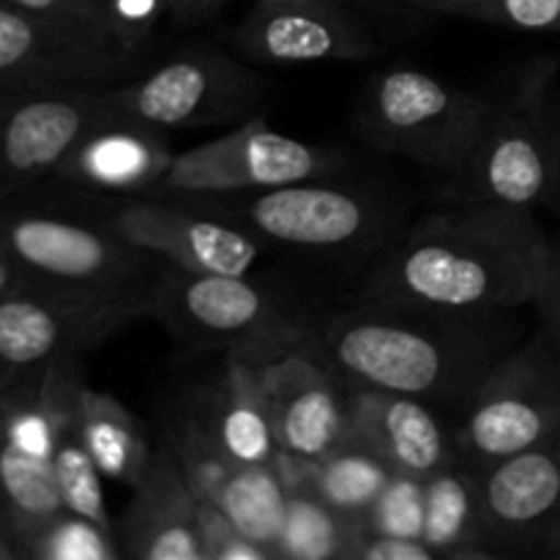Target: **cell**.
I'll return each mask as SVG.
<instances>
[{"label":"cell","mask_w":560,"mask_h":560,"mask_svg":"<svg viewBox=\"0 0 560 560\" xmlns=\"http://www.w3.org/2000/svg\"><path fill=\"white\" fill-rule=\"evenodd\" d=\"M550 235L534 211L446 202L381 252L361 299L443 312H517L547 282Z\"/></svg>","instance_id":"cell-1"},{"label":"cell","mask_w":560,"mask_h":560,"mask_svg":"<svg viewBox=\"0 0 560 560\" xmlns=\"http://www.w3.org/2000/svg\"><path fill=\"white\" fill-rule=\"evenodd\" d=\"M525 339L514 312H443L361 299L310 342L348 388H377L459 416L492 366Z\"/></svg>","instance_id":"cell-2"},{"label":"cell","mask_w":560,"mask_h":560,"mask_svg":"<svg viewBox=\"0 0 560 560\" xmlns=\"http://www.w3.org/2000/svg\"><path fill=\"white\" fill-rule=\"evenodd\" d=\"M0 246L31 284L145 306L164 268L115 233L104 197L55 180L0 202Z\"/></svg>","instance_id":"cell-3"},{"label":"cell","mask_w":560,"mask_h":560,"mask_svg":"<svg viewBox=\"0 0 560 560\" xmlns=\"http://www.w3.org/2000/svg\"><path fill=\"white\" fill-rule=\"evenodd\" d=\"M558 74V55H536L485 91L468 153L443 175V200L545 208L560 142Z\"/></svg>","instance_id":"cell-4"},{"label":"cell","mask_w":560,"mask_h":560,"mask_svg":"<svg viewBox=\"0 0 560 560\" xmlns=\"http://www.w3.org/2000/svg\"><path fill=\"white\" fill-rule=\"evenodd\" d=\"M244 224L266 244L306 255H353L386 249L397 238V208L377 191L334 184L331 178L299 180L260 191L184 195Z\"/></svg>","instance_id":"cell-5"},{"label":"cell","mask_w":560,"mask_h":560,"mask_svg":"<svg viewBox=\"0 0 560 560\" xmlns=\"http://www.w3.org/2000/svg\"><path fill=\"white\" fill-rule=\"evenodd\" d=\"M148 317L191 350L268 359L306 342L310 328L252 277L195 273L164 262L148 299Z\"/></svg>","instance_id":"cell-6"},{"label":"cell","mask_w":560,"mask_h":560,"mask_svg":"<svg viewBox=\"0 0 560 560\" xmlns=\"http://www.w3.org/2000/svg\"><path fill=\"white\" fill-rule=\"evenodd\" d=\"M104 93L120 118L170 131L241 124L260 113L266 85L233 49L197 42L170 49Z\"/></svg>","instance_id":"cell-7"},{"label":"cell","mask_w":560,"mask_h":560,"mask_svg":"<svg viewBox=\"0 0 560 560\" xmlns=\"http://www.w3.org/2000/svg\"><path fill=\"white\" fill-rule=\"evenodd\" d=\"M485 93H470L419 66H386L361 93L355 126L377 151L452 173L468 153Z\"/></svg>","instance_id":"cell-8"},{"label":"cell","mask_w":560,"mask_h":560,"mask_svg":"<svg viewBox=\"0 0 560 560\" xmlns=\"http://www.w3.org/2000/svg\"><path fill=\"white\" fill-rule=\"evenodd\" d=\"M560 432V337L539 326L509 350L454 430L457 452L476 468L534 448Z\"/></svg>","instance_id":"cell-9"},{"label":"cell","mask_w":560,"mask_h":560,"mask_svg":"<svg viewBox=\"0 0 560 560\" xmlns=\"http://www.w3.org/2000/svg\"><path fill=\"white\" fill-rule=\"evenodd\" d=\"M342 164L345 156L337 148L282 135L257 113L213 140L175 153L148 197L277 189L299 180L334 178Z\"/></svg>","instance_id":"cell-10"},{"label":"cell","mask_w":560,"mask_h":560,"mask_svg":"<svg viewBox=\"0 0 560 560\" xmlns=\"http://www.w3.org/2000/svg\"><path fill=\"white\" fill-rule=\"evenodd\" d=\"M142 317L140 301L22 284L0 299V392L52 361L82 359Z\"/></svg>","instance_id":"cell-11"},{"label":"cell","mask_w":560,"mask_h":560,"mask_svg":"<svg viewBox=\"0 0 560 560\" xmlns=\"http://www.w3.org/2000/svg\"><path fill=\"white\" fill-rule=\"evenodd\" d=\"M104 217L137 249L184 271L252 277L266 252L244 224L184 195L104 197Z\"/></svg>","instance_id":"cell-12"},{"label":"cell","mask_w":560,"mask_h":560,"mask_svg":"<svg viewBox=\"0 0 560 560\" xmlns=\"http://www.w3.org/2000/svg\"><path fill=\"white\" fill-rule=\"evenodd\" d=\"M151 60L0 3V91H96Z\"/></svg>","instance_id":"cell-13"},{"label":"cell","mask_w":560,"mask_h":560,"mask_svg":"<svg viewBox=\"0 0 560 560\" xmlns=\"http://www.w3.org/2000/svg\"><path fill=\"white\" fill-rule=\"evenodd\" d=\"M104 91H0V202L47 184L77 142L113 118Z\"/></svg>","instance_id":"cell-14"},{"label":"cell","mask_w":560,"mask_h":560,"mask_svg":"<svg viewBox=\"0 0 560 560\" xmlns=\"http://www.w3.org/2000/svg\"><path fill=\"white\" fill-rule=\"evenodd\" d=\"M479 476L495 558L560 560V432L479 468Z\"/></svg>","instance_id":"cell-15"},{"label":"cell","mask_w":560,"mask_h":560,"mask_svg":"<svg viewBox=\"0 0 560 560\" xmlns=\"http://www.w3.org/2000/svg\"><path fill=\"white\" fill-rule=\"evenodd\" d=\"M230 49L252 66L361 63L377 52L348 3L252 5L230 31Z\"/></svg>","instance_id":"cell-16"},{"label":"cell","mask_w":560,"mask_h":560,"mask_svg":"<svg viewBox=\"0 0 560 560\" xmlns=\"http://www.w3.org/2000/svg\"><path fill=\"white\" fill-rule=\"evenodd\" d=\"M260 372L279 452L317 459L345 441L350 427L348 386L310 339L268 355Z\"/></svg>","instance_id":"cell-17"},{"label":"cell","mask_w":560,"mask_h":560,"mask_svg":"<svg viewBox=\"0 0 560 560\" xmlns=\"http://www.w3.org/2000/svg\"><path fill=\"white\" fill-rule=\"evenodd\" d=\"M173 156L167 131L113 115L77 142L49 180L96 197H148Z\"/></svg>","instance_id":"cell-18"},{"label":"cell","mask_w":560,"mask_h":560,"mask_svg":"<svg viewBox=\"0 0 560 560\" xmlns=\"http://www.w3.org/2000/svg\"><path fill=\"white\" fill-rule=\"evenodd\" d=\"M118 541L124 556L137 560H206L200 498L164 441L145 476L131 487V501L118 523Z\"/></svg>","instance_id":"cell-19"},{"label":"cell","mask_w":560,"mask_h":560,"mask_svg":"<svg viewBox=\"0 0 560 560\" xmlns=\"http://www.w3.org/2000/svg\"><path fill=\"white\" fill-rule=\"evenodd\" d=\"M348 435L359 438L394 474L427 479L457 457V438L443 424L441 410L405 394L348 388Z\"/></svg>","instance_id":"cell-20"},{"label":"cell","mask_w":560,"mask_h":560,"mask_svg":"<svg viewBox=\"0 0 560 560\" xmlns=\"http://www.w3.org/2000/svg\"><path fill=\"white\" fill-rule=\"evenodd\" d=\"M262 361L266 359L224 355L217 381L189 402L222 452L241 465H271L279 457L271 405L262 386Z\"/></svg>","instance_id":"cell-21"},{"label":"cell","mask_w":560,"mask_h":560,"mask_svg":"<svg viewBox=\"0 0 560 560\" xmlns=\"http://www.w3.org/2000/svg\"><path fill=\"white\" fill-rule=\"evenodd\" d=\"M421 539L438 558H495L485 530L481 476L457 454L424 479V530Z\"/></svg>","instance_id":"cell-22"},{"label":"cell","mask_w":560,"mask_h":560,"mask_svg":"<svg viewBox=\"0 0 560 560\" xmlns=\"http://www.w3.org/2000/svg\"><path fill=\"white\" fill-rule=\"evenodd\" d=\"M71 430L98 465L104 479L118 481L129 490L145 476L156 454L142 421L118 397L102 388H91L88 383H82L77 394Z\"/></svg>","instance_id":"cell-23"},{"label":"cell","mask_w":560,"mask_h":560,"mask_svg":"<svg viewBox=\"0 0 560 560\" xmlns=\"http://www.w3.org/2000/svg\"><path fill=\"white\" fill-rule=\"evenodd\" d=\"M277 468L284 485H304L317 498L342 514L364 517L388 485L394 470L359 438L345 435L337 446L317 459H299L279 452Z\"/></svg>","instance_id":"cell-24"},{"label":"cell","mask_w":560,"mask_h":560,"mask_svg":"<svg viewBox=\"0 0 560 560\" xmlns=\"http://www.w3.org/2000/svg\"><path fill=\"white\" fill-rule=\"evenodd\" d=\"M364 534V517L342 514L317 498L310 487H288L277 560H353Z\"/></svg>","instance_id":"cell-25"},{"label":"cell","mask_w":560,"mask_h":560,"mask_svg":"<svg viewBox=\"0 0 560 560\" xmlns=\"http://www.w3.org/2000/svg\"><path fill=\"white\" fill-rule=\"evenodd\" d=\"M217 506L249 539L268 547L277 560V539L282 534L284 509H288V485H284L277 463L238 465Z\"/></svg>","instance_id":"cell-26"},{"label":"cell","mask_w":560,"mask_h":560,"mask_svg":"<svg viewBox=\"0 0 560 560\" xmlns=\"http://www.w3.org/2000/svg\"><path fill=\"white\" fill-rule=\"evenodd\" d=\"M162 441L173 448L175 459H178L189 485L195 487L197 498L219 503L241 463H235L222 452V446L213 441V435L202 427V421L197 419L189 405L170 416Z\"/></svg>","instance_id":"cell-27"},{"label":"cell","mask_w":560,"mask_h":560,"mask_svg":"<svg viewBox=\"0 0 560 560\" xmlns=\"http://www.w3.org/2000/svg\"><path fill=\"white\" fill-rule=\"evenodd\" d=\"M52 470L55 487H58L60 503H63L66 512L80 514V517L96 523L98 528L118 536V525L113 523L107 495H104V474L93 463V457L82 446L80 438L74 435V430H69L60 438L52 457Z\"/></svg>","instance_id":"cell-28"},{"label":"cell","mask_w":560,"mask_h":560,"mask_svg":"<svg viewBox=\"0 0 560 560\" xmlns=\"http://www.w3.org/2000/svg\"><path fill=\"white\" fill-rule=\"evenodd\" d=\"M124 550L118 536L98 528L74 512H58L52 520L20 541V560H118Z\"/></svg>","instance_id":"cell-29"},{"label":"cell","mask_w":560,"mask_h":560,"mask_svg":"<svg viewBox=\"0 0 560 560\" xmlns=\"http://www.w3.org/2000/svg\"><path fill=\"white\" fill-rule=\"evenodd\" d=\"M416 11L517 33H560V0H421Z\"/></svg>","instance_id":"cell-30"},{"label":"cell","mask_w":560,"mask_h":560,"mask_svg":"<svg viewBox=\"0 0 560 560\" xmlns=\"http://www.w3.org/2000/svg\"><path fill=\"white\" fill-rule=\"evenodd\" d=\"M364 523L372 534L402 536V539H421L424 530V479L408 474H394Z\"/></svg>","instance_id":"cell-31"},{"label":"cell","mask_w":560,"mask_h":560,"mask_svg":"<svg viewBox=\"0 0 560 560\" xmlns=\"http://www.w3.org/2000/svg\"><path fill=\"white\" fill-rule=\"evenodd\" d=\"M0 3H9L14 5V9L38 16V20H47L52 22V25L66 27V31H74L80 33V36L93 38V42L109 44V47H118L124 49V52H129V49L115 38L113 25H109L107 0H0ZM137 58H140V55H137Z\"/></svg>","instance_id":"cell-32"},{"label":"cell","mask_w":560,"mask_h":560,"mask_svg":"<svg viewBox=\"0 0 560 560\" xmlns=\"http://www.w3.org/2000/svg\"><path fill=\"white\" fill-rule=\"evenodd\" d=\"M107 14L115 38L129 52L153 58L151 44L159 25L173 20V0H107Z\"/></svg>","instance_id":"cell-33"},{"label":"cell","mask_w":560,"mask_h":560,"mask_svg":"<svg viewBox=\"0 0 560 560\" xmlns=\"http://www.w3.org/2000/svg\"><path fill=\"white\" fill-rule=\"evenodd\" d=\"M200 536L206 560H273L271 550L244 534L217 503L200 498Z\"/></svg>","instance_id":"cell-34"},{"label":"cell","mask_w":560,"mask_h":560,"mask_svg":"<svg viewBox=\"0 0 560 560\" xmlns=\"http://www.w3.org/2000/svg\"><path fill=\"white\" fill-rule=\"evenodd\" d=\"M353 560H441L424 539H402V536L372 534L364 523Z\"/></svg>","instance_id":"cell-35"},{"label":"cell","mask_w":560,"mask_h":560,"mask_svg":"<svg viewBox=\"0 0 560 560\" xmlns=\"http://www.w3.org/2000/svg\"><path fill=\"white\" fill-rule=\"evenodd\" d=\"M536 310H539L541 326L560 337V233L550 238V266H547V282L536 301Z\"/></svg>","instance_id":"cell-36"},{"label":"cell","mask_w":560,"mask_h":560,"mask_svg":"<svg viewBox=\"0 0 560 560\" xmlns=\"http://www.w3.org/2000/svg\"><path fill=\"white\" fill-rule=\"evenodd\" d=\"M224 0H173V22L178 25H197L219 11Z\"/></svg>","instance_id":"cell-37"},{"label":"cell","mask_w":560,"mask_h":560,"mask_svg":"<svg viewBox=\"0 0 560 560\" xmlns=\"http://www.w3.org/2000/svg\"><path fill=\"white\" fill-rule=\"evenodd\" d=\"M22 284H27L25 273L16 268V262L11 260V257L5 255L3 246H0V299L9 293H14V290H20Z\"/></svg>","instance_id":"cell-38"},{"label":"cell","mask_w":560,"mask_h":560,"mask_svg":"<svg viewBox=\"0 0 560 560\" xmlns=\"http://www.w3.org/2000/svg\"><path fill=\"white\" fill-rule=\"evenodd\" d=\"M545 208L560 217V142H558V153H556V170H552V186H550V195H547Z\"/></svg>","instance_id":"cell-39"},{"label":"cell","mask_w":560,"mask_h":560,"mask_svg":"<svg viewBox=\"0 0 560 560\" xmlns=\"http://www.w3.org/2000/svg\"><path fill=\"white\" fill-rule=\"evenodd\" d=\"M0 560H20V552H16L14 539H11V530L5 517L0 514Z\"/></svg>","instance_id":"cell-40"},{"label":"cell","mask_w":560,"mask_h":560,"mask_svg":"<svg viewBox=\"0 0 560 560\" xmlns=\"http://www.w3.org/2000/svg\"><path fill=\"white\" fill-rule=\"evenodd\" d=\"M252 5H284V3H350V0H249Z\"/></svg>","instance_id":"cell-41"},{"label":"cell","mask_w":560,"mask_h":560,"mask_svg":"<svg viewBox=\"0 0 560 560\" xmlns=\"http://www.w3.org/2000/svg\"><path fill=\"white\" fill-rule=\"evenodd\" d=\"M377 3H388V5H405V9H410V11H416V5L421 3V0H377Z\"/></svg>","instance_id":"cell-42"}]
</instances>
